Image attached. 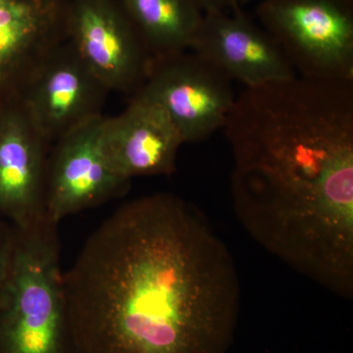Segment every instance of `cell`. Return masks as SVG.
I'll list each match as a JSON object with an SVG mask.
<instances>
[{"label":"cell","instance_id":"cell-1","mask_svg":"<svg viewBox=\"0 0 353 353\" xmlns=\"http://www.w3.org/2000/svg\"><path fill=\"white\" fill-rule=\"evenodd\" d=\"M75 353H227L240 314L232 253L169 192L118 208L63 274Z\"/></svg>","mask_w":353,"mask_h":353},{"label":"cell","instance_id":"cell-2","mask_svg":"<svg viewBox=\"0 0 353 353\" xmlns=\"http://www.w3.org/2000/svg\"><path fill=\"white\" fill-rule=\"evenodd\" d=\"M233 208L267 252L353 297V82L245 88L223 128Z\"/></svg>","mask_w":353,"mask_h":353},{"label":"cell","instance_id":"cell-3","mask_svg":"<svg viewBox=\"0 0 353 353\" xmlns=\"http://www.w3.org/2000/svg\"><path fill=\"white\" fill-rule=\"evenodd\" d=\"M0 353H75L70 333L58 224L14 226L0 283Z\"/></svg>","mask_w":353,"mask_h":353},{"label":"cell","instance_id":"cell-4","mask_svg":"<svg viewBox=\"0 0 353 353\" xmlns=\"http://www.w3.org/2000/svg\"><path fill=\"white\" fill-rule=\"evenodd\" d=\"M256 15L297 76L353 82V0H261Z\"/></svg>","mask_w":353,"mask_h":353},{"label":"cell","instance_id":"cell-5","mask_svg":"<svg viewBox=\"0 0 353 353\" xmlns=\"http://www.w3.org/2000/svg\"><path fill=\"white\" fill-rule=\"evenodd\" d=\"M157 102L171 118L183 143H196L223 129L236 95L233 81L192 50L154 57L138 94Z\"/></svg>","mask_w":353,"mask_h":353},{"label":"cell","instance_id":"cell-6","mask_svg":"<svg viewBox=\"0 0 353 353\" xmlns=\"http://www.w3.org/2000/svg\"><path fill=\"white\" fill-rule=\"evenodd\" d=\"M68 41L109 92L131 99L148 80L152 51L120 0H73Z\"/></svg>","mask_w":353,"mask_h":353},{"label":"cell","instance_id":"cell-7","mask_svg":"<svg viewBox=\"0 0 353 353\" xmlns=\"http://www.w3.org/2000/svg\"><path fill=\"white\" fill-rule=\"evenodd\" d=\"M104 115L58 139L51 148L46 188V215L60 221L114 199L130 189L131 181L115 173L101 145Z\"/></svg>","mask_w":353,"mask_h":353},{"label":"cell","instance_id":"cell-8","mask_svg":"<svg viewBox=\"0 0 353 353\" xmlns=\"http://www.w3.org/2000/svg\"><path fill=\"white\" fill-rule=\"evenodd\" d=\"M109 92L67 41L32 77L20 101L44 138L53 145L103 115Z\"/></svg>","mask_w":353,"mask_h":353},{"label":"cell","instance_id":"cell-9","mask_svg":"<svg viewBox=\"0 0 353 353\" xmlns=\"http://www.w3.org/2000/svg\"><path fill=\"white\" fill-rule=\"evenodd\" d=\"M65 0H0V108L68 41Z\"/></svg>","mask_w":353,"mask_h":353},{"label":"cell","instance_id":"cell-10","mask_svg":"<svg viewBox=\"0 0 353 353\" xmlns=\"http://www.w3.org/2000/svg\"><path fill=\"white\" fill-rule=\"evenodd\" d=\"M51 148L20 99L0 108V215L14 226L48 216Z\"/></svg>","mask_w":353,"mask_h":353},{"label":"cell","instance_id":"cell-11","mask_svg":"<svg viewBox=\"0 0 353 353\" xmlns=\"http://www.w3.org/2000/svg\"><path fill=\"white\" fill-rule=\"evenodd\" d=\"M190 50L245 88L290 80L297 76L280 46L263 28L236 6L203 15Z\"/></svg>","mask_w":353,"mask_h":353},{"label":"cell","instance_id":"cell-12","mask_svg":"<svg viewBox=\"0 0 353 353\" xmlns=\"http://www.w3.org/2000/svg\"><path fill=\"white\" fill-rule=\"evenodd\" d=\"M101 145L112 170L134 176L171 175L176 169L182 137L157 102L134 95L119 115L102 120Z\"/></svg>","mask_w":353,"mask_h":353},{"label":"cell","instance_id":"cell-13","mask_svg":"<svg viewBox=\"0 0 353 353\" xmlns=\"http://www.w3.org/2000/svg\"><path fill=\"white\" fill-rule=\"evenodd\" d=\"M153 57L190 50L203 12L194 0H120Z\"/></svg>","mask_w":353,"mask_h":353},{"label":"cell","instance_id":"cell-14","mask_svg":"<svg viewBox=\"0 0 353 353\" xmlns=\"http://www.w3.org/2000/svg\"><path fill=\"white\" fill-rule=\"evenodd\" d=\"M203 14L226 12L241 6L239 0H194Z\"/></svg>","mask_w":353,"mask_h":353},{"label":"cell","instance_id":"cell-15","mask_svg":"<svg viewBox=\"0 0 353 353\" xmlns=\"http://www.w3.org/2000/svg\"><path fill=\"white\" fill-rule=\"evenodd\" d=\"M12 236L13 229H11L10 232H6L0 228V283L3 279L10 256Z\"/></svg>","mask_w":353,"mask_h":353},{"label":"cell","instance_id":"cell-16","mask_svg":"<svg viewBox=\"0 0 353 353\" xmlns=\"http://www.w3.org/2000/svg\"><path fill=\"white\" fill-rule=\"evenodd\" d=\"M252 1V0H239V2H240L241 6H243V4L248 3V2Z\"/></svg>","mask_w":353,"mask_h":353}]
</instances>
